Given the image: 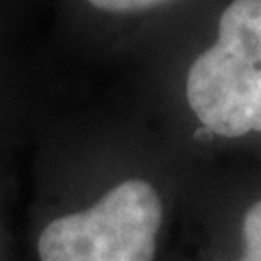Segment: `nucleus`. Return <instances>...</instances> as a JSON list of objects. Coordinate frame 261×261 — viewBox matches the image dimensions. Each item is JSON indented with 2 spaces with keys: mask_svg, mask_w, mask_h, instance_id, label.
Returning a JSON list of instances; mask_svg holds the SVG:
<instances>
[{
  "mask_svg": "<svg viewBox=\"0 0 261 261\" xmlns=\"http://www.w3.org/2000/svg\"><path fill=\"white\" fill-rule=\"evenodd\" d=\"M185 98L211 135L261 133V0L222 11L218 39L187 70Z\"/></svg>",
  "mask_w": 261,
  "mask_h": 261,
  "instance_id": "nucleus-1",
  "label": "nucleus"
},
{
  "mask_svg": "<svg viewBox=\"0 0 261 261\" xmlns=\"http://www.w3.org/2000/svg\"><path fill=\"white\" fill-rule=\"evenodd\" d=\"M163 222L154 185L126 178L85 209L46 222L37 238L39 261H152Z\"/></svg>",
  "mask_w": 261,
  "mask_h": 261,
  "instance_id": "nucleus-2",
  "label": "nucleus"
},
{
  "mask_svg": "<svg viewBox=\"0 0 261 261\" xmlns=\"http://www.w3.org/2000/svg\"><path fill=\"white\" fill-rule=\"evenodd\" d=\"M87 11L100 13L105 18H135L176 3V0H76Z\"/></svg>",
  "mask_w": 261,
  "mask_h": 261,
  "instance_id": "nucleus-3",
  "label": "nucleus"
},
{
  "mask_svg": "<svg viewBox=\"0 0 261 261\" xmlns=\"http://www.w3.org/2000/svg\"><path fill=\"white\" fill-rule=\"evenodd\" d=\"M244 257L242 261H261V200L255 202L244 216Z\"/></svg>",
  "mask_w": 261,
  "mask_h": 261,
  "instance_id": "nucleus-4",
  "label": "nucleus"
}]
</instances>
